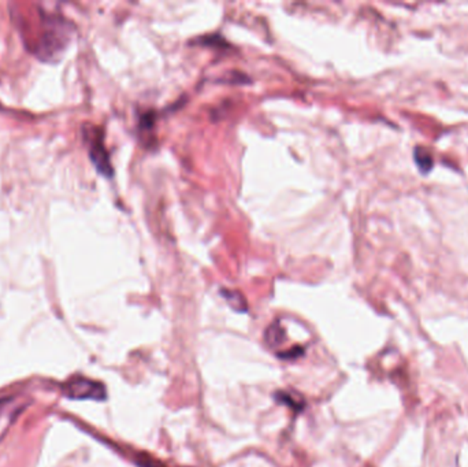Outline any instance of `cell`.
<instances>
[{
  "label": "cell",
  "instance_id": "6",
  "mask_svg": "<svg viewBox=\"0 0 468 467\" xmlns=\"http://www.w3.org/2000/svg\"><path fill=\"white\" fill-rule=\"evenodd\" d=\"M266 339L272 343V344H277V343H281L282 339H283V332H282V328L280 325H274L269 329V332L266 333Z\"/></svg>",
  "mask_w": 468,
  "mask_h": 467
},
{
  "label": "cell",
  "instance_id": "5",
  "mask_svg": "<svg viewBox=\"0 0 468 467\" xmlns=\"http://www.w3.org/2000/svg\"><path fill=\"white\" fill-rule=\"evenodd\" d=\"M222 295L226 297V300L230 303V306L238 311H244L247 310V303L244 300V297L234 290H227V289H222Z\"/></svg>",
  "mask_w": 468,
  "mask_h": 467
},
{
  "label": "cell",
  "instance_id": "2",
  "mask_svg": "<svg viewBox=\"0 0 468 467\" xmlns=\"http://www.w3.org/2000/svg\"><path fill=\"white\" fill-rule=\"evenodd\" d=\"M85 141L90 148V157L94 162V168L105 177L112 176V166L110 162L108 152L103 141V132L96 126H88L84 132Z\"/></svg>",
  "mask_w": 468,
  "mask_h": 467
},
{
  "label": "cell",
  "instance_id": "8",
  "mask_svg": "<svg viewBox=\"0 0 468 467\" xmlns=\"http://www.w3.org/2000/svg\"><path fill=\"white\" fill-rule=\"evenodd\" d=\"M3 406H4V403L0 401V413H1V410H3Z\"/></svg>",
  "mask_w": 468,
  "mask_h": 467
},
{
  "label": "cell",
  "instance_id": "4",
  "mask_svg": "<svg viewBox=\"0 0 468 467\" xmlns=\"http://www.w3.org/2000/svg\"><path fill=\"white\" fill-rule=\"evenodd\" d=\"M414 158L419 166V169L423 172V173H427L431 170L433 168V158L429 152L420 150V148H416L415 150V154H414Z\"/></svg>",
  "mask_w": 468,
  "mask_h": 467
},
{
  "label": "cell",
  "instance_id": "7",
  "mask_svg": "<svg viewBox=\"0 0 468 467\" xmlns=\"http://www.w3.org/2000/svg\"><path fill=\"white\" fill-rule=\"evenodd\" d=\"M137 464L140 467H165V465H162L159 461L151 458L150 455H143V457H139L137 459Z\"/></svg>",
  "mask_w": 468,
  "mask_h": 467
},
{
  "label": "cell",
  "instance_id": "1",
  "mask_svg": "<svg viewBox=\"0 0 468 467\" xmlns=\"http://www.w3.org/2000/svg\"><path fill=\"white\" fill-rule=\"evenodd\" d=\"M40 23L43 26L41 33L33 39L32 51L45 61H52L59 55L70 40L72 28L61 17L54 14L40 12Z\"/></svg>",
  "mask_w": 468,
  "mask_h": 467
},
{
  "label": "cell",
  "instance_id": "3",
  "mask_svg": "<svg viewBox=\"0 0 468 467\" xmlns=\"http://www.w3.org/2000/svg\"><path fill=\"white\" fill-rule=\"evenodd\" d=\"M63 393L76 400L83 399H92V400H104L105 399V388L103 384L84 378V377H74L69 379L63 385Z\"/></svg>",
  "mask_w": 468,
  "mask_h": 467
}]
</instances>
